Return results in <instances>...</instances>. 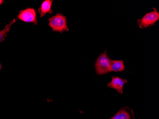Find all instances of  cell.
Segmentation results:
<instances>
[{"mask_svg":"<svg viewBox=\"0 0 159 119\" xmlns=\"http://www.w3.org/2000/svg\"><path fill=\"white\" fill-rule=\"evenodd\" d=\"M49 26L52 31L62 33L69 31L67 24V19L61 13H57L49 19Z\"/></svg>","mask_w":159,"mask_h":119,"instance_id":"6da1fadb","label":"cell"},{"mask_svg":"<svg viewBox=\"0 0 159 119\" xmlns=\"http://www.w3.org/2000/svg\"><path fill=\"white\" fill-rule=\"evenodd\" d=\"M111 59L107 56V51L98 57L95 63V71L98 76L107 74L111 72Z\"/></svg>","mask_w":159,"mask_h":119,"instance_id":"7a4b0ae2","label":"cell"},{"mask_svg":"<svg viewBox=\"0 0 159 119\" xmlns=\"http://www.w3.org/2000/svg\"><path fill=\"white\" fill-rule=\"evenodd\" d=\"M159 20V12L156 9H154V11L146 13L141 19L138 20L137 23L140 28H146L154 25Z\"/></svg>","mask_w":159,"mask_h":119,"instance_id":"3957f363","label":"cell"},{"mask_svg":"<svg viewBox=\"0 0 159 119\" xmlns=\"http://www.w3.org/2000/svg\"><path fill=\"white\" fill-rule=\"evenodd\" d=\"M18 18L27 23H32L34 25L38 24L36 12L34 9L29 8L20 12Z\"/></svg>","mask_w":159,"mask_h":119,"instance_id":"277c9868","label":"cell"},{"mask_svg":"<svg viewBox=\"0 0 159 119\" xmlns=\"http://www.w3.org/2000/svg\"><path fill=\"white\" fill-rule=\"evenodd\" d=\"M127 83V80L125 79H121L118 76H112V79L110 83L107 85V86L115 89L118 93L122 94L124 85Z\"/></svg>","mask_w":159,"mask_h":119,"instance_id":"5b68a950","label":"cell"},{"mask_svg":"<svg viewBox=\"0 0 159 119\" xmlns=\"http://www.w3.org/2000/svg\"><path fill=\"white\" fill-rule=\"evenodd\" d=\"M110 119H135V117L132 109L125 107L120 109L118 112Z\"/></svg>","mask_w":159,"mask_h":119,"instance_id":"8992f818","label":"cell"},{"mask_svg":"<svg viewBox=\"0 0 159 119\" xmlns=\"http://www.w3.org/2000/svg\"><path fill=\"white\" fill-rule=\"evenodd\" d=\"M52 2V0H45L43 2L38 9L41 17L44 16L47 13H51L52 12L51 8Z\"/></svg>","mask_w":159,"mask_h":119,"instance_id":"52a82bcc","label":"cell"},{"mask_svg":"<svg viewBox=\"0 0 159 119\" xmlns=\"http://www.w3.org/2000/svg\"><path fill=\"white\" fill-rule=\"evenodd\" d=\"M110 62L111 72H119L125 70V66L123 61L111 60Z\"/></svg>","mask_w":159,"mask_h":119,"instance_id":"ba28073f","label":"cell"},{"mask_svg":"<svg viewBox=\"0 0 159 119\" xmlns=\"http://www.w3.org/2000/svg\"><path fill=\"white\" fill-rule=\"evenodd\" d=\"M16 22V19H13V20L11 21L9 24L7 25L2 30L0 31V43H1L2 42L4 41L5 37L7 36V34L8 33L10 30V28L11 26Z\"/></svg>","mask_w":159,"mask_h":119,"instance_id":"9c48e42d","label":"cell"},{"mask_svg":"<svg viewBox=\"0 0 159 119\" xmlns=\"http://www.w3.org/2000/svg\"><path fill=\"white\" fill-rule=\"evenodd\" d=\"M4 2V1H2V0H0V5H1Z\"/></svg>","mask_w":159,"mask_h":119,"instance_id":"30bf717a","label":"cell"},{"mask_svg":"<svg viewBox=\"0 0 159 119\" xmlns=\"http://www.w3.org/2000/svg\"><path fill=\"white\" fill-rule=\"evenodd\" d=\"M1 69V63H0V70Z\"/></svg>","mask_w":159,"mask_h":119,"instance_id":"8fae6325","label":"cell"}]
</instances>
